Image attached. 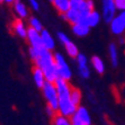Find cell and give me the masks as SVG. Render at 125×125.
I'll return each instance as SVG.
<instances>
[{
    "mask_svg": "<svg viewBox=\"0 0 125 125\" xmlns=\"http://www.w3.org/2000/svg\"><path fill=\"white\" fill-rule=\"evenodd\" d=\"M91 65L95 70H96V72L99 73V74H103L105 72V64H104V61H103L102 59L99 58L97 55H94L91 58Z\"/></svg>",
    "mask_w": 125,
    "mask_h": 125,
    "instance_id": "cell-20",
    "label": "cell"
},
{
    "mask_svg": "<svg viewBox=\"0 0 125 125\" xmlns=\"http://www.w3.org/2000/svg\"><path fill=\"white\" fill-rule=\"evenodd\" d=\"M54 59H55V65L58 69V73H59V78H62L64 80L69 81L70 79L72 78V72L70 69L69 64L67 63L64 56L62 55L61 53H55L54 54Z\"/></svg>",
    "mask_w": 125,
    "mask_h": 125,
    "instance_id": "cell-3",
    "label": "cell"
},
{
    "mask_svg": "<svg viewBox=\"0 0 125 125\" xmlns=\"http://www.w3.org/2000/svg\"><path fill=\"white\" fill-rule=\"evenodd\" d=\"M49 1H50V2H52V3H53L54 1H55V0H49Z\"/></svg>",
    "mask_w": 125,
    "mask_h": 125,
    "instance_id": "cell-31",
    "label": "cell"
},
{
    "mask_svg": "<svg viewBox=\"0 0 125 125\" xmlns=\"http://www.w3.org/2000/svg\"><path fill=\"white\" fill-rule=\"evenodd\" d=\"M14 10L18 15V17L24 19V18L28 17V10L25 3L21 2V0H15L14 1Z\"/></svg>",
    "mask_w": 125,
    "mask_h": 125,
    "instance_id": "cell-15",
    "label": "cell"
},
{
    "mask_svg": "<svg viewBox=\"0 0 125 125\" xmlns=\"http://www.w3.org/2000/svg\"><path fill=\"white\" fill-rule=\"evenodd\" d=\"M111 25V31L115 35H122L125 32V21H123L119 16H116L113 21L109 23Z\"/></svg>",
    "mask_w": 125,
    "mask_h": 125,
    "instance_id": "cell-10",
    "label": "cell"
},
{
    "mask_svg": "<svg viewBox=\"0 0 125 125\" xmlns=\"http://www.w3.org/2000/svg\"><path fill=\"white\" fill-rule=\"evenodd\" d=\"M108 52H109V59H111L112 65L114 68H116L118 65V51H117V46L115 45V43L109 44Z\"/></svg>",
    "mask_w": 125,
    "mask_h": 125,
    "instance_id": "cell-19",
    "label": "cell"
},
{
    "mask_svg": "<svg viewBox=\"0 0 125 125\" xmlns=\"http://www.w3.org/2000/svg\"><path fill=\"white\" fill-rule=\"evenodd\" d=\"M52 124L53 125H72V123H71V118L70 117H67L58 113L52 118Z\"/></svg>",
    "mask_w": 125,
    "mask_h": 125,
    "instance_id": "cell-22",
    "label": "cell"
},
{
    "mask_svg": "<svg viewBox=\"0 0 125 125\" xmlns=\"http://www.w3.org/2000/svg\"><path fill=\"white\" fill-rule=\"evenodd\" d=\"M61 16H62V18H63L64 21H69L71 25L79 23L80 18H81L79 10H78V9H74V8H71L68 12H65V14H62Z\"/></svg>",
    "mask_w": 125,
    "mask_h": 125,
    "instance_id": "cell-13",
    "label": "cell"
},
{
    "mask_svg": "<svg viewBox=\"0 0 125 125\" xmlns=\"http://www.w3.org/2000/svg\"><path fill=\"white\" fill-rule=\"evenodd\" d=\"M94 9H95V5H94L93 0H84V1H81V2L79 3V7H78V10H79V12H80V16H81L80 19L87 18L88 15L90 14Z\"/></svg>",
    "mask_w": 125,
    "mask_h": 125,
    "instance_id": "cell-9",
    "label": "cell"
},
{
    "mask_svg": "<svg viewBox=\"0 0 125 125\" xmlns=\"http://www.w3.org/2000/svg\"><path fill=\"white\" fill-rule=\"evenodd\" d=\"M29 3H31V6H32V8L34 9L35 11H37L38 9H40V3H38L37 0H28Z\"/></svg>",
    "mask_w": 125,
    "mask_h": 125,
    "instance_id": "cell-28",
    "label": "cell"
},
{
    "mask_svg": "<svg viewBox=\"0 0 125 125\" xmlns=\"http://www.w3.org/2000/svg\"><path fill=\"white\" fill-rule=\"evenodd\" d=\"M1 2H3V0H0V3H1Z\"/></svg>",
    "mask_w": 125,
    "mask_h": 125,
    "instance_id": "cell-33",
    "label": "cell"
},
{
    "mask_svg": "<svg viewBox=\"0 0 125 125\" xmlns=\"http://www.w3.org/2000/svg\"><path fill=\"white\" fill-rule=\"evenodd\" d=\"M100 19H102V16H100V14H99L97 10H95V9H94L93 11L88 15L87 23H88V25H89L90 27H95V26H97V25L99 24Z\"/></svg>",
    "mask_w": 125,
    "mask_h": 125,
    "instance_id": "cell-21",
    "label": "cell"
},
{
    "mask_svg": "<svg viewBox=\"0 0 125 125\" xmlns=\"http://www.w3.org/2000/svg\"><path fill=\"white\" fill-rule=\"evenodd\" d=\"M12 29L21 38H23V40L27 38V31H28V28H26L21 18H16L15 19L14 23H12Z\"/></svg>",
    "mask_w": 125,
    "mask_h": 125,
    "instance_id": "cell-8",
    "label": "cell"
},
{
    "mask_svg": "<svg viewBox=\"0 0 125 125\" xmlns=\"http://www.w3.org/2000/svg\"><path fill=\"white\" fill-rule=\"evenodd\" d=\"M41 37H42V45H43L45 49L52 51V50L55 47V41H54V38L51 36L49 31L43 29L41 32Z\"/></svg>",
    "mask_w": 125,
    "mask_h": 125,
    "instance_id": "cell-12",
    "label": "cell"
},
{
    "mask_svg": "<svg viewBox=\"0 0 125 125\" xmlns=\"http://www.w3.org/2000/svg\"><path fill=\"white\" fill-rule=\"evenodd\" d=\"M34 63L36 67L43 70L46 81L55 82V80L59 78V73L55 65L54 54H52V51L45 49L44 46H41L38 51V56L34 61Z\"/></svg>",
    "mask_w": 125,
    "mask_h": 125,
    "instance_id": "cell-1",
    "label": "cell"
},
{
    "mask_svg": "<svg viewBox=\"0 0 125 125\" xmlns=\"http://www.w3.org/2000/svg\"><path fill=\"white\" fill-rule=\"evenodd\" d=\"M76 115L81 119L82 122L84 123L86 125H91V118H90V114L88 112V109L83 106H80L79 105L78 108H77V112H76Z\"/></svg>",
    "mask_w": 125,
    "mask_h": 125,
    "instance_id": "cell-16",
    "label": "cell"
},
{
    "mask_svg": "<svg viewBox=\"0 0 125 125\" xmlns=\"http://www.w3.org/2000/svg\"><path fill=\"white\" fill-rule=\"evenodd\" d=\"M76 1H80L81 2V1H84V0H76Z\"/></svg>",
    "mask_w": 125,
    "mask_h": 125,
    "instance_id": "cell-32",
    "label": "cell"
},
{
    "mask_svg": "<svg viewBox=\"0 0 125 125\" xmlns=\"http://www.w3.org/2000/svg\"><path fill=\"white\" fill-rule=\"evenodd\" d=\"M81 90L77 87H73L72 86V89H71V94H70V98L72 100V103L77 106L80 105V102H81Z\"/></svg>",
    "mask_w": 125,
    "mask_h": 125,
    "instance_id": "cell-23",
    "label": "cell"
},
{
    "mask_svg": "<svg viewBox=\"0 0 125 125\" xmlns=\"http://www.w3.org/2000/svg\"><path fill=\"white\" fill-rule=\"evenodd\" d=\"M118 16H119V17H121V18H122L123 21H125V10H122V11L119 12V15H118Z\"/></svg>",
    "mask_w": 125,
    "mask_h": 125,
    "instance_id": "cell-29",
    "label": "cell"
},
{
    "mask_svg": "<svg viewBox=\"0 0 125 125\" xmlns=\"http://www.w3.org/2000/svg\"><path fill=\"white\" fill-rule=\"evenodd\" d=\"M33 79H34L35 84L37 86L38 88H43L44 83L46 82V78H45V74H44L43 70L41 68H38L35 65L33 68Z\"/></svg>",
    "mask_w": 125,
    "mask_h": 125,
    "instance_id": "cell-11",
    "label": "cell"
},
{
    "mask_svg": "<svg viewBox=\"0 0 125 125\" xmlns=\"http://www.w3.org/2000/svg\"><path fill=\"white\" fill-rule=\"evenodd\" d=\"M58 38H59V41L61 42L62 44L65 43L67 41H69V40H70V37H68V35L64 34V33H62V32H59L58 33Z\"/></svg>",
    "mask_w": 125,
    "mask_h": 125,
    "instance_id": "cell-27",
    "label": "cell"
},
{
    "mask_svg": "<svg viewBox=\"0 0 125 125\" xmlns=\"http://www.w3.org/2000/svg\"><path fill=\"white\" fill-rule=\"evenodd\" d=\"M43 95L46 99V103L49 106L54 109L55 112L59 111V94H58V89L55 87L54 82H49L46 81L44 83L43 88H42Z\"/></svg>",
    "mask_w": 125,
    "mask_h": 125,
    "instance_id": "cell-2",
    "label": "cell"
},
{
    "mask_svg": "<svg viewBox=\"0 0 125 125\" xmlns=\"http://www.w3.org/2000/svg\"><path fill=\"white\" fill-rule=\"evenodd\" d=\"M90 26H88L86 24H82V23H77V24H73L72 25V32L74 35L79 36V37H83L86 35L89 34L90 32Z\"/></svg>",
    "mask_w": 125,
    "mask_h": 125,
    "instance_id": "cell-14",
    "label": "cell"
},
{
    "mask_svg": "<svg viewBox=\"0 0 125 125\" xmlns=\"http://www.w3.org/2000/svg\"><path fill=\"white\" fill-rule=\"evenodd\" d=\"M28 24H29V27H32V28L36 29V31H37V32H40V33H41L42 31L44 29L42 23L40 21V19H37L36 17H29Z\"/></svg>",
    "mask_w": 125,
    "mask_h": 125,
    "instance_id": "cell-24",
    "label": "cell"
},
{
    "mask_svg": "<svg viewBox=\"0 0 125 125\" xmlns=\"http://www.w3.org/2000/svg\"><path fill=\"white\" fill-rule=\"evenodd\" d=\"M77 62H78V70L80 77L83 79H88L90 77V70H89V67L87 64L88 60L86 55L82 53H79L78 56H77Z\"/></svg>",
    "mask_w": 125,
    "mask_h": 125,
    "instance_id": "cell-6",
    "label": "cell"
},
{
    "mask_svg": "<svg viewBox=\"0 0 125 125\" xmlns=\"http://www.w3.org/2000/svg\"><path fill=\"white\" fill-rule=\"evenodd\" d=\"M114 2L116 5L117 10H125V0H114Z\"/></svg>",
    "mask_w": 125,
    "mask_h": 125,
    "instance_id": "cell-26",
    "label": "cell"
},
{
    "mask_svg": "<svg viewBox=\"0 0 125 125\" xmlns=\"http://www.w3.org/2000/svg\"><path fill=\"white\" fill-rule=\"evenodd\" d=\"M53 6L61 15L65 14L71 9V0H55L53 2Z\"/></svg>",
    "mask_w": 125,
    "mask_h": 125,
    "instance_id": "cell-17",
    "label": "cell"
},
{
    "mask_svg": "<svg viewBox=\"0 0 125 125\" xmlns=\"http://www.w3.org/2000/svg\"><path fill=\"white\" fill-rule=\"evenodd\" d=\"M14 1L15 0H3V2H7V3H9V5H10V3H14Z\"/></svg>",
    "mask_w": 125,
    "mask_h": 125,
    "instance_id": "cell-30",
    "label": "cell"
},
{
    "mask_svg": "<svg viewBox=\"0 0 125 125\" xmlns=\"http://www.w3.org/2000/svg\"><path fill=\"white\" fill-rule=\"evenodd\" d=\"M102 6H103V19L106 23H111L114 18L116 17V5L114 2V0H102Z\"/></svg>",
    "mask_w": 125,
    "mask_h": 125,
    "instance_id": "cell-4",
    "label": "cell"
},
{
    "mask_svg": "<svg viewBox=\"0 0 125 125\" xmlns=\"http://www.w3.org/2000/svg\"><path fill=\"white\" fill-rule=\"evenodd\" d=\"M70 118H71V123H72V125H86V124H84V123L81 121V119H80L78 116H77L76 114H74L73 116H71Z\"/></svg>",
    "mask_w": 125,
    "mask_h": 125,
    "instance_id": "cell-25",
    "label": "cell"
},
{
    "mask_svg": "<svg viewBox=\"0 0 125 125\" xmlns=\"http://www.w3.org/2000/svg\"><path fill=\"white\" fill-rule=\"evenodd\" d=\"M77 108H78V106L73 104L71 98L65 99V100H59L58 113L61 114V115H64V116H67V117H71L76 114Z\"/></svg>",
    "mask_w": 125,
    "mask_h": 125,
    "instance_id": "cell-5",
    "label": "cell"
},
{
    "mask_svg": "<svg viewBox=\"0 0 125 125\" xmlns=\"http://www.w3.org/2000/svg\"><path fill=\"white\" fill-rule=\"evenodd\" d=\"M63 45L68 53V55L72 59H77V56H78V54H79V50L76 44L73 43L71 40H69V41H67L65 43H63Z\"/></svg>",
    "mask_w": 125,
    "mask_h": 125,
    "instance_id": "cell-18",
    "label": "cell"
},
{
    "mask_svg": "<svg viewBox=\"0 0 125 125\" xmlns=\"http://www.w3.org/2000/svg\"><path fill=\"white\" fill-rule=\"evenodd\" d=\"M27 41H28L29 45L33 47H41L42 45V37H41V33L37 32L36 29L29 27L27 31Z\"/></svg>",
    "mask_w": 125,
    "mask_h": 125,
    "instance_id": "cell-7",
    "label": "cell"
}]
</instances>
